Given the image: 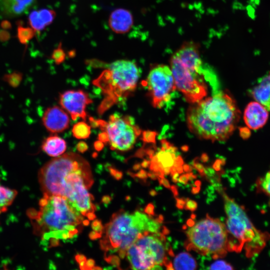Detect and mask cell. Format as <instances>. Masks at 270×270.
Segmentation results:
<instances>
[{
  "label": "cell",
  "mask_w": 270,
  "mask_h": 270,
  "mask_svg": "<svg viewBox=\"0 0 270 270\" xmlns=\"http://www.w3.org/2000/svg\"><path fill=\"white\" fill-rule=\"evenodd\" d=\"M66 148L64 140L57 136H50L46 138L42 143V150L48 155L56 157L62 155Z\"/></svg>",
  "instance_id": "20"
},
{
  "label": "cell",
  "mask_w": 270,
  "mask_h": 270,
  "mask_svg": "<svg viewBox=\"0 0 270 270\" xmlns=\"http://www.w3.org/2000/svg\"><path fill=\"white\" fill-rule=\"evenodd\" d=\"M76 260L79 264L80 268L82 270L86 260V257L82 254H77L76 256Z\"/></svg>",
  "instance_id": "33"
},
{
  "label": "cell",
  "mask_w": 270,
  "mask_h": 270,
  "mask_svg": "<svg viewBox=\"0 0 270 270\" xmlns=\"http://www.w3.org/2000/svg\"><path fill=\"white\" fill-rule=\"evenodd\" d=\"M36 31L30 27L18 26L17 29V37L19 42L23 44H26L34 36Z\"/></svg>",
  "instance_id": "24"
},
{
  "label": "cell",
  "mask_w": 270,
  "mask_h": 270,
  "mask_svg": "<svg viewBox=\"0 0 270 270\" xmlns=\"http://www.w3.org/2000/svg\"><path fill=\"white\" fill-rule=\"evenodd\" d=\"M109 170L112 175L116 179L120 180L122 178V172L113 168H109Z\"/></svg>",
  "instance_id": "35"
},
{
  "label": "cell",
  "mask_w": 270,
  "mask_h": 270,
  "mask_svg": "<svg viewBox=\"0 0 270 270\" xmlns=\"http://www.w3.org/2000/svg\"><path fill=\"white\" fill-rule=\"evenodd\" d=\"M145 212L148 214H154V206L152 204H150L145 208Z\"/></svg>",
  "instance_id": "41"
},
{
  "label": "cell",
  "mask_w": 270,
  "mask_h": 270,
  "mask_svg": "<svg viewBox=\"0 0 270 270\" xmlns=\"http://www.w3.org/2000/svg\"><path fill=\"white\" fill-rule=\"evenodd\" d=\"M160 221L144 213H132L120 210L114 214L104 228L100 245L106 254L117 252L120 258L126 257L127 250L147 232H160Z\"/></svg>",
  "instance_id": "4"
},
{
  "label": "cell",
  "mask_w": 270,
  "mask_h": 270,
  "mask_svg": "<svg viewBox=\"0 0 270 270\" xmlns=\"http://www.w3.org/2000/svg\"><path fill=\"white\" fill-rule=\"evenodd\" d=\"M268 112L256 101L251 102L245 108L244 120L246 126L252 130L262 128L268 118Z\"/></svg>",
  "instance_id": "14"
},
{
  "label": "cell",
  "mask_w": 270,
  "mask_h": 270,
  "mask_svg": "<svg viewBox=\"0 0 270 270\" xmlns=\"http://www.w3.org/2000/svg\"><path fill=\"white\" fill-rule=\"evenodd\" d=\"M36 0H0V14L7 17L20 16L30 9Z\"/></svg>",
  "instance_id": "18"
},
{
  "label": "cell",
  "mask_w": 270,
  "mask_h": 270,
  "mask_svg": "<svg viewBox=\"0 0 270 270\" xmlns=\"http://www.w3.org/2000/svg\"><path fill=\"white\" fill-rule=\"evenodd\" d=\"M186 203V202L184 200L177 199V206L180 208H182Z\"/></svg>",
  "instance_id": "43"
},
{
  "label": "cell",
  "mask_w": 270,
  "mask_h": 270,
  "mask_svg": "<svg viewBox=\"0 0 270 270\" xmlns=\"http://www.w3.org/2000/svg\"><path fill=\"white\" fill-rule=\"evenodd\" d=\"M172 264V269L175 270H195L197 266L195 259L186 252L178 254Z\"/></svg>",
  "instance_id": "21"
},
{
  "label": "cell",
  "mask_w": 270,
  "mask_h": 270,
  "mask_svg": "<svg viewBox=\"0 0 270 270\" xmlns=\"http://www.w3.org/2000/svg\"><path fill=\"white\" fill-rule=\"evenodd\" d=\"M258 190L266 195L270 200V170L256 182Z\"/></svg>",
  "instance_id": "25"
},
{
  "label": "cell",
  "mask_w": 270,
  "mask_h": 270,
  "mask_svg": "<svg viewBox=\"0 0 270 270\" xmlns=\"http://www.w3.org/2000/svg\"><path fill=\"white\" fill-rule=\"evenodd\" d=\"M92 229L96 232L102 234L104 226H102L101 222L98 220H96L92 224Z\"/></svg>",
  "instance_id": "29"
},
{
  "label": "cell",
  "mask_w": 270,
  "mask_h": 270,
  "mask_svg": "<svg viewBox=\"0 0 270 270\" xmlns=\"http://www.w3.org/2000/svg\"><path fill=\"white\" fill-rule=\"evenodd\" d=\"M76 149L80 152L84 153L88 149V146L84 142H79L76 145Z\"/></svg>",
  "instance_id": "34"
},
{
  "label": "cell",
  "mask_w": 270,
  "mask_h": 270,
  "mask_svg": "<svg viewBox=\"0 0 270 270\" xmlns=\"http://www.w3.org/2000/svg\"><path fill=\"white\" fill-rule=\"evenodd\" d=\"M160 183L162 184L164 186L170 188V183L167 180H166L164 178H162L160 180Z\"/></svg>",
  "instance_id": "44"
},
{
  "label": "cell",
  "mask_w": 270,
  "mask_h": 270,
  "mask_svg": "<svg viewBox=\"0 0 270 270\" xmlns=\"http://www.w3.org/2000/svg\"><path fill=\"white\" fill-rule=\"evenodd\" d=\"M72 132L73 136L78 139H86L90 134V128L84 122H78L74 126Z\"/></svg>",
  "instance_id": "23"
},
{
  "label": "cell",
  "mask_w": 270,
  "mask_h": 270,
  "mask_svg": "<svg viewBox=\"0 0 270 270\" xmlns=\"http://www.w3.org/2000/svg\"><path fill=\"white\" fill-rule=\"evenodd\" d=\"M10 38V34L6 30H0V42H6Z\"/></svg>",
  "instance_id": "32"
},
{
  "label": "cell",
  "mask_w": 270,
  "mask_h": 270,
  "mask_svg": "<svg viewBox=\"0 0 270 270\" xmlns=\"http://www.w3.org/2000/svg\"><path fill=\"white\" fill-rule=\"evenodd\" d=\"M96 126L106 132L112 150L126 151L130 150L140 134V130L134 124V119L129 116L111 115L108 121L96 120Z\"/></svg>",
  "instance_id": "10"
},
{
  "label": "cell",
  "mask_w": 270,
  "mask_h": 270,
  "mask_svg": "<svg viewBox=\"0 0 270 270\" xmlns=\"http://www.w3.org/2000/svg\"><path fill=\"white\" fill-rule=\"evenodd\" d=\"M166 246L164 234L161 232H147L140 236L126 252V256L130 268L134 270L160 268L168 264Z\"/></svg>",
  "instance_id": "8"
},
{
  "label": "cell",
  "mask_w": 270,
  "mask_h": 270,
  "mask_svg": "<svg viewBox=\"0 0 270 270\" xmlns=\"http://www.w3.org/2000/svg\"><path fill=\"white\" fill-rule=\"evenodd\" d=\"M185 208L186 210L194 211L197 208V203L192 200H188L185 203Z\"/></svg>",
  "instance_id": "31"
},
{
  "label": "cell",
  "mask_w": 270,
  "mask_h": 270,
  "mask_svg": "<svg viewBox=\"0 0 270 270\" xmlns=\"http://www.w3.org/2000/svg\"><path fill=\"white\" fill-rule=\"evenodd\" d=\"M240 112L232 96L222 91L189 107L187 123L190 130L200 138L228 140L235 130Z\"/></svg>",
  "instance_id": "2"
},
{
  "label": "cell",
  "mask_w": 270,
  "mask_h": 270,
  "mask_svg": "<svg viewBox=\"0 0 270 270\" xmlns=\"http://www.w3.org/2000/svg\"><path fill=\"white\" fill-rule=\"evenodd\" d=\"M38 180L44 194L65 197L84 216L94 213L88 192L93 183L90 168L79 154L68 152L52 159L40 170Z\"/></svg>",
  "instance_id": "1"
},
{
  "label": "cell",
  "mask_w": 270,
  "mask_h": 270,
  "mask_svg": "<svg viewBox=\"0 0 270 270\" xmlns=\"http://www.w3.org/2000/svg\"><path fill=\"white\" fill-rule=\"evenodd\" d=\"M23 74L18 71H14L10 74H6L2 77L4 82L12 88L18 87L22 80Z\"/></svg>",
  "instance_id": "26"
},
{
  "label": "cell",
  "mask_w": 270,
  "mask_h": 270,
  "mask_svg": "<svg viewBox=\"0 0 270 270\" xmlns=\"http://www.w3.org/2000/svg\"><path fill=\"white\" fill-rule=\"evenodd\" d=\"M0 27L5 30H8L12 28L11 23L8 20H4L0 23Z\"/></svg>",
  "instance_id": "37"
},
{
  "label": "cell",
  "mask_w": 270,
  "mask_h": 270,
  "mask_svg": "<svg viewBox=\"0 0 270 270\" xmlns=\"http://www.w3.org/2000/svg\"><path fill=\"white\" fill-rule=\"evenodd\" d=\"M108 26L115 33L124 34L132 28L134 19L132 13L124 8H118L112 12L108 18Z\"/></svg>",
  "instance_id": "16"
},
{
  "label": "cell",
  "mask_w": 270,
  "mask_h": 270,
  "mask_svg": "<svg viewBox=\"0 0 270 270\" xmlns=\"http://www.w3.org/2000/svg\"><path fill=\"white\" fill-rule=\"evenodd\" d=\"M99 140L102 142H108V136L106 132L103 131L98 135Z\"/></svg>",
  "instance_id": "38"
},
{
  "label": "cell",
  "mask_w": 270,
  "mask_h": 270,
  "mask_svg": "<svg viewBox=\"0 0 270 270\" xmlns=\"http://www.w3.org/2000/svg\"><path fill=\"white\" fill-rule=\"evenodd\" d=\"M102 235V234L94 230L90 233L89 237L92 240H95L98 238H100Z\"/></svg>",
  "instance_id": "39"
},
{
  "label": "cell",
  "mask_w": 270,
  "mask_h": 270,
  "mask_svg": "<svg viewBox=\"0 0 270 270\" xmlns=\"http://www.w3.org/2000/svg\"><path fill=\"white\" fill-rule=\"evenodd\" d=\"M60 104L70 114L72 119L76 120L78 117L86 119V106L92 100L86 93L82 90H68L60 96Z\"/></svg>",
  "instance_id": "12"
},
{
  "label": "cell",
  "mask_w": 270,
  "mask_h": 270,
  "mask_svg": "<svg viewBox=\"0 0 270 270\" xmlns=\"http://www.w3.org/2000/svg\"><path fill=\"white\" fill-rule=\"evenodd\" d=\"M64 52L60 46L54 50L52 55V58L56 64L62 63L64 60Z\"/></svg>",
  "instance_id": "28"
},
{
  "label": "cell",
  "mask_w": 270,
  "mask_h": 270,
  "mask_svg": "<svg viewBox=\"0 0 270 270\" xmlns=\"http://www.w3.org/2000/svg\"><path fill=\"white\" fill-rule=\"evenodd\" d=\"M224 198L228 251L240 252L244 250L248 258L257 256L266 246L270 234L255 227L243 206L226 194Z\"/></svg>",
  "instance_id": "5"
},
{
  "label": "cell",
  "mask_w": 270,
  "mask_h": 270,
  "mask_svg": "<svg viewBox=\"0 0 270 270\" xmlns=\"http://www.w3.org/2000/svg\"><path fill=\"white\" fill-rule=\"evenodd\" d=\"M144 86L147 87L152 106L158 108L170 100L176 89L170 68L161 64L152 68Z\"/></svg>",
  "instance_id": "11"
},
{
  "label": "cell",
  "mask_w": 270,
  "mask_h": 270,
  "mask_svg": "<svg viewBox=\"0 0 270 270\" xmlns=\"http://www.w3.org/2000/svg\"><path fill=\"white\" fill-rule=\"evenodd\" d=\"M155 134L150 131H145L143 132L142 138L146 142H152L154 140Z\"/></svg>",
  "instance_id": "30"
},
{
  "label": "cell",
  "mask_w": 270,
  "mask_h": 270,
  "mask_svg": "<svg viewBox=\"0 0 270 270\" xmlns=\"http://www.w3.org/2000/svg\"><path fill=\"white\" fill-rule=\"evenodd\" d=\"M95 264L94 261L92 259L86 260L83 270H92L94 269Z\"/></svg>",
  "instance_id": "36"
},
{
  "label": "cell",
  "mask_w": 270,
  "mask_h": 270,
  "mask_svg": "<svg viewBox=\"0 0 270 270\" xmlns=\"http://www.w3.org/2000/svg\"><path fill=\"white\" fill-rule=\"evenodd\" d=\"M188 174H184L181 176L180 178L178 179V181L184 184L187 183L188 180Z\"/></svg>",
  "instance_id": "42"
},
{
  "label": "cell",
  "mask_w": 270,
  "mask_h": 270,
  "mask_svg": "<svg viewBox=\"0 0 270 270\" xmlns=\"http://www.w3.org/2000/svg\"><path fill=\"white\" fill-rule=\"evenodd\" d=\"M162 148L152 158L150 169L156 172L168 174L178 158L176 156V148L164 142Z\"/></svg>",
  "instance_id": "15"
},
{
  "label": "cell",
  "mask_w": 270,
  "mask_h": 270,
  "mask_svg": "<svg viewBox=\"0 0 270 270\" xmlns=\"http://www.w3.org/2000/svg\"><path fill=\"white\" fill-rule=\"evenodd\" d=\"M195 166L201 174L204 172V168L202 165L200 164H195Z\"/></svg>",
  "instance_id": "45"
},
{
  "label": "cell",
  "mask_w": 270,
  "mask_h": 270,
  "mask_svg": "<svg viewBox=\"0 0 270 270\" xmlns=\"http://www.w3.org/2000/svg\"><path fill=\"white\" fill-rule=\"evenodd\" d=\"M55 16L56 12L52 10L44 8L33 10L28 16V24L36 32H40L50 25Z\"/></svg>",
  "instance_id": "19"
},
{
  "label": "cell",
  "mask_w": 270,
  "mask_h": 270,
  "mask_svg": "<svg viewBox=\"0 0 270 270\" xmlns=\"http://www.w3.org/2000/svg\"><path fill=\"white\" fill-rule=\"evenodd\" d=\"M210 270H233L232 266L223 260H218L213 262L209 268Z\"/></svg>",
  "instance_id": "27"
},
{
  "label": "cell",
  "mask_w": 270,
  "mask_h": 270,
  "mask_svg": "<svg viewBox=\"0 0 270 270\" xmlns=\"http://www.w3.org/2000/svg\"><path fill=\"white\" fill-rule=\"evenodd\" d=\"M111 198H110L108 196H104V197L102 199V202L104 204H108Z\"/></svg>",
  "instance_id": "46"
},
{
  "label": "cell",
  "mask_w": 270,
  "mask_h": 270,
  "mask_svg": "<svg viewBox=\"0 0 270 270\" xmlns=\"http://www.w3.org/2000/svg\"><path fill=\"white\" fill-rule=\"evenodd\" d=\"M170 66L176 89L187 102L194 104L206 96L208 86L204 80L211 78L208 70L203 67L198 70L188 68L174 55L170 58Z\"/></svg>",
  "instance_id": "9"
},
{
  "label": "cell",
  "mask_w": 270,
  "mask_h": 270,
  "mask_svg": "<svg viewBox=\"0 0 270 270\" xmlns=\"http://www.w3.org/2000/svg\"><path fill=\"white\" fill-rule=\"evenodd\" d=\"M42 120L45 128L52 133L64 130L68 128L70 123V118L66 112L58 106L47 108Z\"/></svg>",
  "instance_id": "13"
},
{
  "label": "cell",
  "mask_w": 270,
  "mask_h": 270,
  "mask_svg": "<svg viewBox=\"0 0 270 270\" xmlns=\"http://www.w3.org/2000/svg\"><path fill=\"white\" fill-rule=\"evenodd\" d=\"M250 94L255 101L270 111V72L258 79Z\"/></svg>",
  "instance_id": "17"
},
{
  "label": "cell",
  "mask_w": 270,
  "mask_h": 270,
  "mask_svg": "<svg viewBox=\"0 0 270 270\" xmlns=\"http://www.w3.org/2000/svg\"><path fill=\"white\" fill-rule=\"evenodd\" d=\"M186 247L214 258H222L228 251L226 224L218 218L206 217L197 222L186 231Z\"/></svg>",
  "instance_id": "7"
},
{
  "label": "cell",
  "mask_w": 270,
  "mask_h": 270,
  "mask_svg": "<svg viewBox=\"0 0 270 270\" xmlns=\"http://www.w3.org/2000/svg\"><path fill=\"white\" fill-rule=\"evenodd\" d=\"M140 70L136 63L120 60L109 64L94 84L106 95L100 108L103 112L117 100L127 96L136 88Z\"/></svg>",
  "instance_id": "6"
},
{
  "label": "cell",
  "mask_w": 270,
  "mask_h": 270,
  "mask_svg": "<svg viewBox=\"0 0 270 270\" xmlns=\"http://www.w3.org/2000/svg\"><path fill=\"white\" fill-rule=\"evenodd\" d=\"M17 191L0 184V214L6 212L17 196Z\"/></svg>",
  "instance_id": "22"
},
{
  "label": "cell",
  "mask_w": 270,
  "mask_h": 270,
  "mask_svg": "<svg viewBox=\"0 0 270 270\" xmlns=\"http://www.w3.org/2000/svg\"><path fill=\"white\" fill-rule=\"evenodd\" d=\"M27 214L34 233L48 246H58L60 240L68 242L76 238L84 220L68 199L56 195L44 194L38 208L29 209Z\"/></svg>",
  "instance_id": "3"
},
{
  "label": "cell",
  "mask_w": 270,
  "mask_h": 270,
  "mask_svg": "<svg viewBox=\"0 0 270 270\" xmlns=\"http://www.w3.org/2000/svg\"><path fill=\"white\" fill-rule=\"evenodd\" d=\"M104 146V143L100 140L98 141H96L94 143V148L98 151L102 150Z\"/></svg>",
  "instance_id": "40"
}]
</instances>
